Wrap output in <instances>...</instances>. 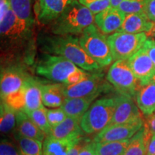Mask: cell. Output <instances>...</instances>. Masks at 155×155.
Returning <instances> with one entry per match:
<instances>
[{
  "mask_svg": "<svg viewBox=\"0 0 155 155\" xmlns=\"http://www.w3.org/2000/svg\"><path fill=\"white\" fill-rule=\"evenodd\" d=\"M38 41L40 49L45 53L62 56L88 72H95L101 68L82 48L76 36L44 35Z\"/></svg>",
  "mask_w": 155,
  "mask_h": 155,
  "instance_id": "6da1fadb",
  "label": "cell"
},
{
  "mask_svg": "<svg viewBox=\"0 0 155 155\" xmlns=\"http://www.w3.org/2000/svg\"><path fill=\"white\" fill-rule=\"evenodd\" d=\"M94 20V13L77 0L50 24V30L58 35H81Z\"/></svg>",
  "mask_w": 155,
  "mask_h": 155,
  "instance_id": "7a4b0ae2",
  "label": "cell"
},
{
  "mask_svg": "<svg viewBox=\"0 0 155 155\" xmlns=\"http://www.w3.org/2000/svg\"><path fill=\"white\" fill-rule=\"evenodd\" d=\"M116 109L115 97H106L93 103L83 115L80 124L88 135L98 134L110 125Z\"/></svg>",
  "mask_w": 155,
  "mask_h": 155,
  "instance_id": "3957f363",
  "label": "cell"
},
{
  "mask_svg": "<svg viewBox=\"0 0 155 155\" xmlns=\"http://www.w3.org/2000/svg\"><path fill=\"white\" fill-rule=\"evenodd\" d=\"M81 45L101 68L109 65L114 61L107 38L93 24L81 34Z\"/></svg>",
  "mask_w": 155,
  "mask_h": 155,
  "instance_id": "277c9868",
  "label": "cell"
},
{
  "mask_svg": "<svg viewBox=\"0 0 155 155\" xmlns=\"http://www.w3.org/2000/svg\"><path fill=\"white\" fill-rule=\"evenodd\" d=\"M78 68L62 56L44 53L36 64L35 72L48 80L65 84L68 77Z\"/></svg>",
  "mask_w": 155,
  "mask_h": 155,
  "instance_id": "5b68a950",
  "label": "cell"
},
{
  "mask_svg": "<svg viewBox=\"0 0 155 155\" xmlns=\"http://www.w3.org/2000/svg\"><path fill=\"white\" fill-rule=\"evenodd\" d=\"M107 80L119 94L136 96L141 86L134 74L127 60H118L112 64L107 73Z\"/></svg>",
  "mask_w": 155,
  "mask_h": 155,
  "instance_id": "8992f818",
  "label": "cell"
},
{
  "mask_svg": "<svg viewBox=\"0 0 155 155\" xmlns=\"http://www.w3.org/2000/svg\"><path fill=\"white\" fill-rule=\"evenodd\" d=\"M148 39L146 33L131 34L117 31L107 38L114 61L128 60L143 47Z\"/></svg>",
  "mask_w": 155,
  "mask_h": 155,
  "instance_id": "52a82bcc",
  "label": "cell"
},
{
  "mask_svg": "<svg viewBox=\"0 0 155 155\" xmlns=\"http://www.w3.org/2000/svg\"><path fill=\"white\" fill-rule=\"evenodd\" d=\"M30 76L26 69L19 65H9L2 68L0 80L1 99L20 91Z\"/></svg>",
  "mask_w": 155,
  "mask_h": 155,
  "instance_id": "ba28073f",
  "label": "cell"
},
{
  "mask_svg": "<svg viewBox=\"0 0 155 155\" xmlns=\"http://www.w3.org/2000/svg\"><path fill=\"white\" fill-rule=\"evenodd\" d=\"M107 87L102 73L95 71L76 84H64V94L65 98H81L100 95Z\"/></svg>",
  "mask_w": 155,
  "mask_h": 155,
  "instance_id": "9c48e42d",
  "label": "cell"
},
{
  "mask_svg": "<svg viewBox=\"0 0 155 155\" xmlns=\"http://www.w3.org/2000/svg\"><path fill=\"white\" fill-rule=\"evenodd\" d=\"M142 119L123 124L110 125L95 136L94 140L96 144L108 141L130 139L144 126Z\"/></svg>",
  "mask_w": 155,
  "mask_h": 155,
  "instance_id": "30bf717a",
  "label": "cell"
},
{
  "mask_svg": "<svg viewBox=\"0 0 155 155\" xmlns=\"http://www.w3.org/2000/svg\"><path fill=\"white\" fill-rule=\"evenodd\" d=\"M115 98L116 109L110 125L132 123L142 119L141 111L135 104L132 97L119 94Z\"/></svg>",
  "mask_w": 155,
  "mask_h": 155,
  "instance_id": "8fae6325",
  "label": "cell"
},
{
  "mask_svg": "<svg viewBox=\"0 0 155 155\" xmlns=\"http://www.w3.org/2000/svg\"><path fill=\"white\" fill-rule=\"evenodd\" d=\"M127 61L134 74L140 82L141 86L150 83L155 75V67L144 47Z\"/></svg>",
  "mask_w": 155,
  "mask_h": 155,
  "instance_id": "7c38bea8",
  "label": "cell"
},
{
  "mask_svg": "<svg viewBox=\"0 0 155 155\" xmlns=\"http://www.w3.org/2000/svg\"><path fill=\"white\" fill-rule=\"evenodd\" d=\"M126 15L118 7L111 6L95 15V24L104 34H113L121 28Z\"/></svg>",
  "mask_w": 155,
  "mask_h": 155,
  "instance_id": "4fadbf2b",
  "label": "cell"
},
{
  "mask_svg": "<svg viewBox=\"0 0 155 155\" xmlns=\"http://www.w3.org/2000/svg\"><path fill=\"white\" fill-rule=\"evenodd\" d=\"M77 0H38V18L42 24H51Z\"/></svg>",
  "mask_w": 155,
  "mask_h": 155,
  "instance_id": "5bb4252c",
  "label": "cell"
},
{
  "mask_svg": "<svg viewBox=\"0 0 155 155\" xmlns=\"http://www.w3.org/2000/svg\"><path fill=\"white\" fill-rule=\"evenodd\" d=\"M155 28V22L151 20L145 12L126 15L119 31L131 34L150 33Z\"/></svg>",
  "mask_w": 155,
  "mask_h": 155,
  "instance_id": "9a60e30c",
  "label": "cell"
},
{
  "mask_svg": "<svg viewBox=\"0 0 155 155\" xmlns=\"http://www.w3.org/2000/svg\"><path fill=\"white\" fill-rule=\"evenodd\" d=\"M42 101L45 106L51 108H60L65 98L64 84L60 83H45L40 81Z\"/></svg>",
  "mask_w": 155,
  "mask_h": 155,
  "instance_id": "2e32d148",
  "label": "cell"
},
{
  "mask_svg": "<svg viewBox=\"0 0 155 155\" xmlns=\"http://www.w3.org/2000/svg\"><path fill=\"white\" fill-rule=\"evenodd\" d=\"M99 95L81 97V98H66L61 108L68 116L74 118L81 121V119Z\"/></svg>",
  "mask_w": 155,
  "mask_h": 155,
  "instance_id": "e0dca14e",
  "label": "cell"
},
{
  "mask_svg": "<svg viewBox=\"0 0 155 155\" xmlns=\"http://www.w3.org/2000/svg\"><path fill=\"white\" fill-rule=\"evenodd\" d=\"M82 137L62 139L47 137L43 142L42 155H68L73 147Z\"/></svg>",
  "mask_w": 155,
  "mask_h": 155,
  "instance_id": "ac0fdd59",
  "label": "cell"
},
{
  "mask_svg": "<svg viewBox=\"0 0 155 155\" xmlns=\"http://www.w3.org/2000/svg\"><path fill=\"white\" fill-rule=\"evenodd\" d=\"M17 134L43 141L46 136L24 111H17Z\"/></svg>",
  "mask_w": 155,
  "mask_h": 155,
  "instance_id": "d6986e66",
  "label": "cell"
},
{
  "mask_svg": "<svg viewBox=\"0 0 155 155\" xmlns=\"http://www.w3.org/2000/svg\"><path fill=\"white\" fill-rule=\"evenodd\" d=\"M80 122L74 118L68 116L63 122L52 128L48 137L58 139L82 137L84 132L81 129Z\"/></svg>",
  "mask_w": 155,
  "mask_h": 155,
  "instance_id": "ffe728a7",
  "label": "cell"
},
{
  "mask_svg": "<svg viewBox=\"0 0 155 155\" xmlns=\"http://www.w3.org/2000/svg\"><path fill=\"white\" fill-rule=\"evenodd\" d=\"M25 112L34 111L43 106L40 81L30 76L25 84Z\"/></svg>",
  "mask_w": 155,
  "mask_h": 155,
  "instance_id": "44dd1931",
  "label": "cell"
},
{
  "mask_svg": "<svg viewBox=\"0 0 155 155\" xmlns=\"http://www.w3.org/2000/svg\"><path fill=\"white\" fill-rule=\"evenodd\" d=\"M137 104L139 110L146 116L155 112V84L150 83L141 86L136 94Z\"/></svg>",
  "mask_w": 155,
  "mask_h": 155,
  "instance_id": "7402d4cb",
  "label": "cell"
},
{
  "mask_svg": "<svg viewBox=\"0 0 155 155\" xmlns=\"http://www.w3.org/2000/svg\"><path fill=\"white\" fill-rule=\"evenodd\" d=\"M11 9L17 19L29 28H33L35 19L32 14V0H9Z\"/></svg>",
  "mask_w": 155,
  "mask_h": 155,
  "instance_id": "603a6c76",
  "label": "cell"
},
{
  "mask_svg": "<svg viewBox=\"0 0 155 155\" xmlns=\"http://www.w3.org/2000/svg\"><path fill=\"white\" fill-rule=\"evenodd\" d=\"M17 124V111L6 103L0 105V131L2 134H9Z\"/></svg>",
  "mask_w": 155,
  "mask_h": 155,
  "instance_id": "cb8c5ba5",
  "label": "cell"
},
{
  "mask_svg": "<svg viewBox=\"0 0 155 155\" xmlns=\"http://www.w3.org/2000/svg\"><path fill=\"white\" fill-rule=\"evenodd\" d=\"M15 139L21 155H42V141L18 134Z\"/></svg>",
  "mask_w": 155,
  "mask_h": 155,
  "instance_id": "d4e9b609",
  "label": "cell"
},
{
  "mask_svg": "<svg viewBox=\"0 0 155 155\" xmlns=\"http://www.w3.org/2000/svg\"><path fill=\"white\" fill-rule=\"evenodd\" d=\"M130 139L96 144L97 155H123Z\"/></svg>",
  "mask_w": 155,
  "mask_h": 155,
  "instance_id": "484cf974",
  "label": "cell"
},
{
  "mask_svg": "<svg viewBox=\"0 0 155 155\" xmlns=\"http://www.w3.org/2000/svg\"><path fill=\"white\" fill-rule=\"evenodd\" d=\"M123 155H147L144 126L130 139L127 150Z\"/></svg>",
  "mask_w": 155,
  "mask_h": 155,
  "instance_id": "4316f807",
  "label": "cell"
},
{
  "mask_svg": "<svg viewBox=\"0 0 155 155\" xmlns=\"http://www.w3.org/2000/svg\"><path fill=\"white\" fill-rule=\"evenodd\" d=\"M47 111L48 109L43 105L38 109L34 110V111L25 112L30 118L31 120L43 131L46 137L49 136L52 129L49 123H48Z\"/></svg>",
  "mask_w": 155,
  "mask_h": 155,
  "instance_id": "83f0119b",
  "label": "cell"
},
{
  "mask_svg": "<svg viewBox=\"0 0 155 155\" xmlns=\"http://www.w3.org/2000/svg\"><path fill=\"white\" fill-rule=\"evenodd\" d=\"M118 8L125 15L145 12V0H123Z\"/></svg>",
  "mask_w": 155,
  "mask_h": 155,
  "instance_id": "f1b7e54d",
  "label": "cell"
},
{
  "mask_svg": "<svg viewBox=\"0 0 155 155\" xmlns=\"http://www.w3.org/2000/svg\"><path fill=\"white\" fill-rule=\"evenodd\" d=\"M79 3L90 9L94 15L98 14L111 6V0H78Z\"/></svg>",
  "mask_w": 155,
  "mask_h": 155,
  "instance_id": "f546056e",
  "label": "cell"
},
{
  "mask_svg": "<svg viewBox=\"0 0 155 155\" xmlns=\"http://www.w3.org/2000/svg\"><path fill=\"white\" fill-rule=\"evenodd\" d=\"M47 117L50 127L53 128L63 122L68 117L67 114L61 107L48 109Z\"/></svg>",
  "mask_w": 155,
  "mask_h": 155,
  "instance_id": "4dcf8cb0",
  "label": "cell"
},
{
  "mask_svg": "<svg viewBox=\"0 0 155 155\" xmlns=\"http://www.w3.org/2000/svg\"><path fill=\"white\" fill-rule=\"evenodd\" d=\"M0 155H21L17 144L9 139H2L0 144Z\"/></svg>",
  "mask_w": 155,
  "mask_h": 155,
  "instance_id": "1f68e13d",
  "label": "cell"
},
{
  "mask_svg": "<svg viewBox=\"0 0 155 155\" xmlns=\"http://www.w3.org/2000/svg\"><path fill=\"white\" fill-rule=\"evenodd\" d=\"M144 128V141L146 144L147 155H155V134L152 133L146 124Z\"/></svg>",
  "mask_w": 155,
  "mask_h": 155,
  "instance_id": "d6a6232c",
  "label": "cell"
},
{
  "mask_svg": "<svg viewBox=\"0 0 155 155\" xmlns=\"http://www.w3.org/2000/svg\"><path fill=\"white\" fill-rule=\"evenodd\" d=\"M90 75L88 71H84V70L78 68L74 72H73L71 75L68 77L65 85H73L81 82L86 79L88 75Z\"/></svg>",
  "mask_w": 155,
  "mask_h": 155,
  "instance_id": "836d02e7",
  "label": "cell"
},
{
  "mask_svg": "<svg viewBox=\"0 0 155 155\" xmlns=\"http://www.w3.org/2000/svg\"><path fill=\"white\" fill-rule=\"evenodd\" d=\"M78 155H97L96 143L94 140L89 139Z\"/></svg>",
  "mask_w": 155,
  "mask_h": 155,
  "instance_id": "e575fe53",
  "label": "cell"
},
{
  "mask_svg": "<svg viewBox=\"0 0 155 155\" xmlns=\"http://www.w3.org/2000/svg\"><path fill=\"white\" fill-rule=\"evenodd\" d=\"M143 47L145 48L155 67V40L148 38Z\"/></svg>",
  "mask_w": 155,
  "mask_h": 155,
  "instance_id": "d590c367",
  "label": "cell"
},
{
  "mask_svg": "<svg viewBox=\"0 0 155 155\" xmlns=\"http://www.w3.org/2000/svg\"><path fill=\"white\" fill-rule=\"evenodd\" d=\"M145 13L155 22V0H145Z\"/></svg>",
  "mask_w": 155,
  "mask_h": 155,
  "instance_id": "8d00e7d4",
  "label": "cell"
},
{
  "mask_svg": "<svg viewBox=\"0 0 155 155\" xmlns=\"http://www.w3.org/2000/svg\"><path fill=\"white\" fill-rule=\"evenodd\" d=\"M88 140V138H85L84 137H81L80 140L78 141L76 144H75V146L73 147L72 150L69 152L68 155H78L79 153L81 152V151L82 150V149L86 144Z\"/></svg>",
  "mask_w": 155,
  "mask_h": 155,
  "instance_id": "74e56055",
  "label": "cell"
},
{
  "mask_svg": "<svg viewBox=\"0 0 155 155\" xmlns=\"http://www.w3.org/2000/svg\"><path fill=\"white\" fill-rule=\"evenodd\" d=\"M10 9L11 5L9 0H0V21L5 18Z\"/></svg>",
  "mask_w": 155,
  "mask_h": 155,
  "instance_id": "f35d334b",
  "label": "cell"
},
{
  "mask_svg": "<svg viewBox=\"0 0 155 155\" xmlns=\"http://www.w3.org/2000/svg\"><path fill=\"white\" fill-rule=\"evenodd\" d=\"M146 124L148 126L150 129L152 131V133L155 134V115L154 114L152 115L147 116V121Z\"/></svg>",
  "mask_w": 155,
  "mask_h": 155,
  "instance_id": "ab89813d",
  "label": "cell"
},
{
  "mask_svg": "<svg viewBox=\"0 0 155 155\" xmlns=\"http://www.w3.org/2000/svg\"><path fill=\"white\" fill-rule=\"evenodd\" d=\"M123 0H111V6L113 7H118Z\"/></svg>",
  "mask_w": 155,
  "mask_h": 155,
  "instance_id": "60d3db41",
  "label": "cell"
},
{
  "mask_svg": "<svg viewBox=\"0 0 155 155\" xmlns=\"http://www.w3.org/2000/svg\"><path fill=\"white\" fill-rule=\"evenodd\" d=\"M150 83H154V84H155V75L152 78V80H151V81H150Z\"/></svg>",
  "mask_w": 155,
  "mask_h": 155,
  "instance_id": "b9f144b4",
  "label": "cell"
},
{
  "mask_svg": "<svg viewBox=\"0 0 155 155\" xmlns=\"http://www.w3.org/2000/svg\"><path fill=\"white\" fill-rule=\"evenodd\" d=\"M154 115H155V112H154Z\"/></svg>",
  "mask_w": 155,
  "mask_h": 155,
  "instance_id": "7bdbcfd3",
  "label": "cell"
}]
</instances>
